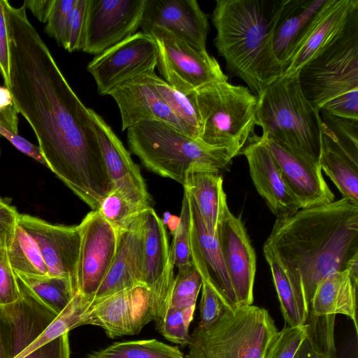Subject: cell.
Listing matches in <instances>:
<instances>
[{
	"mask_svg": "<svg viewBox=\"0 0 358 358\" xmlns=\"http://www.w3.org/2000/svg\"><path fill=\"white\" fill-rule=\"evenodd\" d=\"M200 120L199 140L241 154L255 134L257 96L228 80L206 85L189 95Z\"/></svg>",
	"mask_w": 358,
	"mask_h": 358,
	"instance_id": "6",
	"label": "cell"
},
{
	"mask_svg": "<svg viewBox=\"0 0 358 358\" xmlns=\"http://www.w3.org/2000/svg\"><path fill=\"white\" fill-rule=\"evenodd\" d=\"M10 333V358H70L69 333L32 351L26 346L37 338L52 321L51 315L38 303L22 299L5 306Z\"/></svg>",
	"mask_w": 358,
	"mask_h": 358,
	"instance_id": "15",
	"label": "cell"
},
{
	"mask_svg": "<svg viewBox=\"0 0 358 358\" xmlns=\"http://www.w3.org/2000/svg\"><path fill=\"white\" fill-rule=\"evenodd\" d=\"M191 210L189 197L184 189L179 224L169 249V258L178 268L193 265L190 250Z\"/></svg>",
	"mask_w": 358,
	"mask_h": 358,
	"instance_id": "39",
	"label": "cell"
},
{
	"mask_svg": "<svg viewBox=\"0 0 358 358\" xmlns=\"http://www.w3.org/2000/svg\"><path fill=\"white\" fill-rule=\"evenodd\" d=\"M88 0H76L69 14L61 45L68 52L82 50Z\"/></svg>",
	"mask_w": 358,
	"mask_h": 358,
	"instance_id": "43",
	"label": "cell"
},
{
	"mask_svg": "<svg viewBox=\"0 0 358 358\" xmlns=\"http://www.w3.org/2000/svg\"><path fill=\"white\" fill-rule=\"evenodd\" d=\"M202 294L199 305V326L207 327L215 322L234 306L227 298L210 284L203 280Z\"/></svg>",
	"mask_w": 358,
	"mask_h": 358,
	"instance_id": "42",
	"label": "cell"
},
{
	"mask_svg": "<svg viewBox=\"0 0 358 358\" xmlns=\"http://www.w3.org/2000/svg\"><path fill=\"white\" fill-rule=\"evenodd\" d=\"M278 332L268 311L238 306L190 334L185 358H263Z\"/></svg>",
	"mask_w": 358,
	"mask_h": 358,
	"instance_id": "7",
	"label": "cell"
},
{
	"mask_svg": "<svg viewBox=\"0 0 358 358\" xmlns=\"http://www.w3.org/2000/svg\"><path fill=\"white\" fill-rule=\"evenodd\" d=\"M6 247L9 262L15 272L48 275L36 243L17 221L6 236Z\"/></svg>",
	"mask_w": 358,
	"mask_h": 358,
	"instance_id": "31",
	"label": "cell"
},
{
	"mask_svg": "<svg viewBox=\"0 0 358 358\" xmlns=\"http://www.w3.org/2000/svg\"><path fill=\"white\" fill-rule=\"evenodd\" d=\"M146 77L167 106L189 128L194 137L199 139L200 120L190 97L173 88L155 73Z\"/></svg>",
	"mask_w": 358,
	"mask_h": 358,
	"instance_id": "34",
	"label": "cell"
},
{
	"mask_svg": "<svg viewBox=\"0 0 358 358\" xmlns=\"http://www.w3.org/2000/svg\"><path fill=\"white\" fill-rule=\"evenodd\" d=\"M18 112L8 90L0 87V126L18 134Z\"/></svg>",
	"mask_w": 358,
	"mask_h": 358,
	"instance_id": "47",
	"label": "cell"
},
{
	"mask_svg": "<svg viewBox=\"0 0 358 358\" xmlns=\"http://www.w3.org/2000/svg\"><path fill=\"white\" fill-rule=\"evenodd\" d=\"M264 243L309 306L322 280L358 262V203L343 197L276 219Z\"/></svg>",
	"mask_w": 358,
	"mask_h": 358,
	"instance_id": "2",
	"label": "cell"
},
{
	"mask_svg": "<svg viewBox=\"0 0 358 358\" xmlns=\"http://www.w3.org/2000/svg\"><path fill=\"white\" fill-rule=\"evenodd\" d=\"M187 193L191 210L192 264L203 281L224 294L234 306H238L217 237L206 229L194 199Z\"/></svg>",
	"mask_w": 358,
	"mask_h": 358,
	"instance_id": "25",
	"label": "cell"
},
{
	"mask_svg": "<svg viewBox=\"0 0 358 358\" xmlns=\"http://www.w3.org/2000/svg\"><path fill=\"white\" fill-rule=\"evenodd\" d=\"M301 90L320 112L338 96L358 90V12L343 31L303 66Z\"/></svg>",
	"mask_w": 358,
	"mask_h": 358,
	"instance_id": "9",
	"label": "cell"
},
{
	"mask_svg": "<svg viewBox=\"0 0 358 358\" xmlns=\"http://www.w3.org/2000/svg\"><path fill=\"white\" fill-rule=\"evenodd\" d=\"M183 187L194 199L206 229L215 235L225 194L220 172L206 169L192 171L187 174Z\"/></svg>",
	"mask_w": 358,
	"mask_h": 358,
	"instance_id": "28",
	"label": "cell"
},
{
	"mask_svg": "<svg viewBox=\"0 0 358 358\" xmlns=\"http://www.w3.org/2000/svg\"><path fill=\"white\" fill-rule=\"evenodd\" d=\"M215 236L238 306L253 303L256 255L240 217L229 210L222 198Z\"/></svg>",
	"mask_w": 358,
	"mask_h": 358,
	"instance_id": "14",
	"label": "cell"
},
{
	"mask_svg": "<svg viewBox=\"0 0 358 358\" xmlns=\"http://www.w3.org/2000/svg\"><path fill=\"white\" fill-rule=\"evenodd\" d=\"M88 358H185L178 347L157 339L114 343L93 352Z\"/></svg>",
	"mask_w": 358,
	"mask_h": 358,
	"instance_id": "33",
	"label": "cell"
},
{
	"mask_svg": "<svg viewBox=\"0 0 358 358\" xmlns=\"http://www.w3.org/2000/svg\"><path fill=\"white\" fill-rule=\"evenodd\" d=\"M335 315L317 316L308 313L307 337L329 358L336 357L334 337Z\"/></svg>",
	"mask_w": 358,
	"mask_h": 358,
	"instance_id": "40",
	"label": "cell"
},
{
	"mask_svg": "<svg viewBox=\"0 0 358 358\" xmlns=\"http://www.w3.org/2000/svg\"><path fill=\"white\" fill-rule=\"evenodd\" d=\"M90 113L113 189L141 210L150 207L146 185L129 152L101 115L91 108Z\"/></svg>",
	"mask_w": 358,
	"mask_h": 358,
	"instance_id": "18",
	"label": "cell"
},
{
	"mask_svg": "<svg viewBox=\"0 0 358 358\" xmlns=\"http://www.w3.org/2000/svg\"><path fill=\"white\" fill-rule=\"evenodd\" d=\"M319 164L343 197L358 203V138L322 122Z\"/></svg>",
	"mask_w": 358,
	"mask_h": 358,
	"instance_id": "23",
	"label": "cell"
},
{
	"mask_svg": "<svg viewBox=\"0 0 358 358\" xmlns=\"http://www.w3.org/2000/svg\"><path fill=\"white\" fill-rule=\"evenodd\" d=\"M357 12L358 0H325L300 34L284 74H298L304 64L343 31Z\"/></svg>",
	"mask_w": 358,
	"mask_h": 358,
	"instance_id": "17",
	"label": "cell"
},
{
	"mask_svg": "<svg viewBox=\"0 0 358 358\" xmlns=\"http://www.w3.org/2000/svg\"><path fill=\"white\" fill-rule=\"evenodd\" d=\"M159 50L153 38L138 31L105 52L96 55L87 66L101 95L141 76L155 73Z\"/></svg>",
	"mask_w": 358,
	"mask_h": 358,
	"instance_id": "11",
	"label": "cell"
},
{
	"mask_svg": "<svg viewBox=\"0 0 358 358\" xmlns=\"http://www.w3.org/2000/svg\"><path fill=\"white\" fill-rule=\"evenodd\" d=\"M0 67L4 84L9 76V51L5 17V0H0Z\"/></svg>",
	"mask_w": 358,
	"mask_h": 358,
	"instance_id": "49",
	"label": "cell"
},
{
	"mask_svg": "<svg viewBox=\"0 0 358 358\" xmlns=\"http://www.w3.org/2000/svg\"><path fill=\"white\" fill-rule=\"evenodd\" d=\"M23 4L5 0L9 76L4 84L50 169L93 210L113 191L90 108L74 92Z\"/></svg>",
	"mask_w": 358,
	"mask_h": 358,
	"instance_id": "1",
	"label": "cell"
},
{
	"mask_svg": "<svg viewBox=\"0 0 358 358\" xmlns=\"http://www.w3.org/2000/svg\"><path fill=\"white\" fill-rule=\"evenodd\" d=\"M53 0H26L23 4L41 22L46 23Z\"/></svg>",
	"mask_w": 358,
	"mask_h": 358,
	"instance_id": "52",
	"label": "cell"
},
{
	"mask_svg": "<svg viewBox=\"0 0 358 358\" xmlns=\"http://www.w3.org/2000/svg\"><path fill=\"white\" fill-rule=\"evenodd\" d=\"M93 303V300L80 294H76L70 303L60 312L43 332L32 343L34 350L48 342L69 333L81 326L83 319Z\"/></svg>",
	"mask_w": 358,
	"mask_h": 358,
	"instance_id": "35",
	"label": "cell"
},
{
	"mask_svg": "<svg viewBox=\"0 0 358 358\" xmlns=\"http://www.w3.org/2000/svg\"><path fill=\"white\" fill-rule=\"evenodd\" d=\"M0 136L6 138L15 148L23 154L33 158L48 168V164L38 146L32 144L18 134H13L1 126H0Z\"/></svg>",
	"mask_w": 358,
	"mask_h": 358,
	"instance_id": "48",
	"label": "cell"
},
{
	"mask_svg": "<svg viewBox=\"0 0 358 358\" xmlns=\"http://www.w3.org/2000/svg\"><path fill=\"white\" fill-rule=\"evenodd\" d=\"M202 283V278L193 265L178 268L173 282L169 305L180 308H195Z\"/></svg>",
	"mask_w": 358,
	"mask_h": 358,
	"instance_id": "38",
	"label": "cell"
},
{
	"mask_svg": "<svg viewBox=\"0 0 358 358\" xmlns=\"http://www.w3.org/2000/svg\"><path fill=\"white\" fill-rule=\"evenodd\" d=\"M286 0H216L213 44L231 76L258 96L285 69L273 45L275 28Z\"/></svg>",
	"mask_w": 358,
	"mask_h": 358,
	"instance_id": "3",
	"label": "cell"
},
{
	"mask_svg": "<svg viewBox=\"0 0 358 358\" xmlns=\"http://www.w3.org/2000/svg\"><path fill=\"white\" fill-rule=\"evenodd\" d=\"M179 224V218H177L174 216H171L169 221V226L170 229L171 230L173 234H175L176 229Z\"/></svg>",
	"mask_w": 358,
	"mask_h": 358,
	"instance_id": "54",
	"label": "cell"
},
{
	"mask_svg": "<svg viewBox=\"0 0 358 358\" xmlns=\"http://www.w3.org/2000/svg\"><path fill=\"white\" fill-rule=\"evenodd\" d=\"M320 110L340 117L358 120V90L336 97Z\"/></svg>",
	"mask_w": 358,
	"mask_h": 358,
	"instance_id": "46",
	"label": "cell"
},
{
	"mask_svg": "<svg viewBox=\"0 0 358 358\" xmlns=\"http://www.w3.org/2000/svg\"><path fill=\"white\" fill-rule=\"evenodd\" d=\"M148 34L159 50L157 67L164 80L189 96L209 83L228 80L217 60L207 50H198L168 29L153 25Z\"/></svg>",
	"mask_w": 358,
	"mask_h": 358,
	"instance_id": "10",
	"label": "cell"
},
{
	"mask_svg": "<svg viewBox=\"0 0 358 358\" xmlns=\"http://www.w3.org/2000/svg\"><path fill=\"white\" fill-rule=\"evenodd\" d=\"M18 214L17 209L10 204V201L0 197V243L17 222Z\"/></svg>",
	"mask_w": 358,
	"mask_h": 358,
	"instance_id": "50",
	"label": "cell"
},
{
	"mask_svg": "<svg viewBox=\"0 0 358 358\" xmlns=\"http://www.w3.org/2000/svg\"><path fill=\"white\" fill-rule=\"evenodd\" d=\"M17 221L36 243L48 275L70 278L76 292L81 241L78 225L54 224L37 217L20 213Z\"/></svg>",
	"mask_w": 358,
	"mask_h": 358,
	"instance_id": "16",
	"label": "cell"
},
{
	"mask_svg": "<svg viewBox=\"0 0 358 358\" xmlns=\"http://www.w3.org/2000/svg\"><path fill=\"white\" fill-rule=\"evenodd\" d=\"M0 74L1 75V67H0Z\"/></svg>",
	"mask_w": 358,
	"mask_h": 358,
	"instance_id": "55",
	"label": "cell"
},
{
	"mask_svg": "<svg viewBox=\"0 0 358 358\" xmlns=\"http://www.w3.org/2000/svg\"><path fill=\"white\" fill-rule=\"evenodd\" d=\"M240 155L247 159L253 184L276 219L292 216L301 209L261 136L254 134Z\"/></svg>",
	"mask_w": 358,
	"mask_h": 358,
	"instance_id": "21",
	"label": "cell"
},
{
	"mask_svg": "<svg viewBox=\"0 0 358 358\" xmlns=\"http://www.w3.org/2000/svg\"><path fill=\"white\" fill-rule=\"evenodd\" d=\"M1 148H0V157H1Z\"/></svg>",
	"mask_w": 358,
	"mask_h": 358,
	"instance_id": "56",
	"label": "cell"
},
{
	"mask_svg": "<svg viewBox=\"0 0 358 358\" xmlns=\"http://www.w3.org/2000/svg\"><path fill=\"white\" fill-rule=\"evenodd\" d=\"M109 95L113 98L118 106L122 131L143 120H157L167 123L178 131L194 138L189 128L162 99L148 80L146 75L141 76L123 84Z\"/></svg>",
	"mask_w": 358,
	"mask_h": 358,
	"instance_id": "22",
	"label": "cell"
},
{
	"mask_svg": "<svg viewBox=\"0 0 358 358\" xmlns=\"http://www.w3.org/2000/svg\"><path fill=\"white\" fill-rule=\"evenodd\" d=\"M174 278V265L169 258L164 273L153 284L137 285L93 301L81 326L100 327L111 338L138 334L147 324L156 322L169 305Z\"/></svg>",
	"mask_w": 358,
	"mask_h": 358,
	"instance_id": "8",
	"label": "cell"
},
{
	"mask_svg": "<svg viewBox=\"0 0 358 358\" xmlns=\"http://www.w3.org/2000/svg\"><path fill=\"white\" fill-rule=\"evenodd\" d=\"M145 0H88L81 51L98 55L138 32Z\"/></svg>",
	"mask_w": 358,
	"mask_h": 358,
	"instance_id": "12",
	"label": "cell"
},
{
	"mask_svg": "<svg viewBox=\"0 0 358 358\" xmlns=\"http://www.w3.org/2000/svg\"><path fill=\"white\" fill-rule=\"evenodd\" d=\"M256 125L302 157L319 164L322 119L305 96L298 74H283L257 96Z\"/></svg>",
	"mask_w": 358,
	"mask_h": 358,
	"instance_id": "5",
	"label": "cell"
},
{
	"mask_svg": "<svg viewBox=\"0 0 358 358\" xmlns=\"http://www.w3.org/2000/svg\"><path fill=\"white\" fill-rule=\"evenodd\" d=\"M15 272V271H14ZM17 280L44 305L57 315L70 303L75 294L69 277L31 275L15 272Z\"/></svg>",
	"mask_w": 358,
	"mask_h": 358,
	"instance_id": "32",
	"label": "cell"
},
{
	"mask_svg": "<svg viewBox=\"0 0 358 358\" xmlns=\"http://www.w3.org/2000/svg\"><path fill=\"white\" fill-rule=\"evenodd\" d=\"M195 308H180L169 305L155 322L158 331L169 341L188 345L190 334L189 327L193 320Z\"/></svg>",
	"mask_w": 358,
	"mask_h": 358,
	"instance_id": "37",
	"label": "cell"
},
{
	"mask_svg": "<svg viewBox=\"0 0 358 358\" xmlns=\"http://www.w3.org/2000/svg\"><path fill=\"white\" fill-rule=\"evenodd\" d=\"M97 210L118 232L129 229L145 210L133 205L118 190L113 189L101 201Z\"/></svg>",
	"mask_w": 358,
	"mask_h": 358,
	"instance_id": "36",
	"label": "cell"
},
{
	"mask_svg": "<svg viewBox=\"0 0 358 358\" xmlns=\"http://www.w3.org/2000/svg\"><path fill=\"white\" fill-rule=\"evenodd\" d=\"M294 358H329L322 352L312 343L309 338L306 337L297 350Z\"/></svg>",
	"mask_w": 358,
	"mask_h": 358,
	"instance_id": "53",
	"label": "cell"
},
{
	"mask_svg": "<svg viewBox=\"0 0 358 358\" xmlns=\"http://www.w3.org/2000/svg\"><path fill=\"white\" fill-rule=\"evenodd\" d=\"M263 252L271 268L280 310L287 326L298 327L306 324L309 306L304 295L292 282L273 249L264 243Z\"/></svg>",
	"mask_w": 358,
	"mask_h": 358,
	"instance_id": "30",
	"label": "cell"
},
{
	"mask_svg": "<svg viewBox=\"0 0 358 358\" xmlns=\"http://www.w3.org/2000/svg\"><path fill=\"white\" fill-rule=\"evenodd\" d=\"M20 297V284L8 260L5 237L0 243V306L14 303Z\"/></svg>",
	"mask_w": 358,
	"mask_h": 358,
	"instance_id": "44",
	"label": "cell"
},
{
	"mask_svg": "<svg viewBox=\"0 0 358 358\" xmlns=\"http://www.w3.org/2000/svg\"><path fill=\"white\" fill-rule=\"evenodd\" d=\"M164 27L198 50H206L208 15L196 0H145L140 28Z\"/></svg>",
	"mask_w": 358,
	"mask_h": 358,
	"instance_id": "20",
	"label": "cell"
},
{
	"mask_svg": "<svg viewBox=\"0 0 358 358\" xmlns=\"http://www.w3.org/2000/svg\"><path fill=\"white\" fill-rule=\"evenodd\" d=\"M78 227L81 241L76 292L94 300L112 266L117 249V233L97 210L90 212Z\"/></svg>",
	"mask_w": 358,
	"mask_h": 358,
	"instance_id": "13",
	"label": "cell"
},
{
	"mask_svg": "<svg viewBox=\"0 0 358 358\" xmlns=\"http://www.w3.org/2000/svg\"><path fill=\"white\" fill-rule=\"evenodd\" d=\"M324 1L286 0L277 22L273 39L275 57L285 71L300 34Z\"/></svg>",
	"mask_w": 358,
	"mask_h": 358,
	"instance_id": "27",
	"label": "cell"
},
{
	"mask_svg": "<svg viewBox=\"0 0 358 358\" xmlns=\"http://www.w3.org/2000/svg\"><path fill=\"white\" fill-rule=\"evenodd\" d=\"M0 358H10L8 321L1 306H0Z\"/></svg>",
	"mask_w": 358,
	"mask_h": 358,
	"instance_id": "51",
	"label": "cell"
},
{
	"mask_svg": "<svg viewBox=\"0 0 358 358\" xmlns=\"http://www.w3.org/2000/svg\"><path fill=\"white\" fill-rule=\"evenodd\" d=\"M357 286L358 280L352 278L348 269L331 273L317 287L309 305V313L317 316H348L353 322L357 334Z\"/></svg>",
	"mask_w": 358,
	"mask_h": 358,
	"instance_id": "26",
	"label": "cell"
},
{
	"mask_svg": "<svg viewBox=\"0 0 358 358\" xmlns=\"http://www.w3.org/2000/svg\"><path fill=\"white\" fill-rule=\"evenodd\" d=\"M143 284L149 286L164 273L169 261V246L162 220L150 206L143 212Z\"/></svg>",
	"mask_w": 358,
	"mask_h": 358,
	"instance_id": "29",
	"label": "cell"
},
{
	"mask_svg": "<svg viewBox=\"0 0 358 358\" xmlns=\"http://www.w3.org/2000/svg\"><path fill=\"white\" fill-rule=\"evenodd\" d=\"M127 130L131 151L148 169L182 185L189 172H220L236 157L226 148L206 144L161 121L143 120Z\"/></svg>",
	"mask_w": 358,
	"mask_h": 358,
	"instance_id": "4",
	"label": "cell"
},
{
	"mask_svg": "<svg viewBox=\"0 0 358 358\" xmlns=\"http://www.w3.org/2000/svg\"><path fill=\"white\" fill-rule=\"evenodd\" d=\"M143 213L132 226L117 233V249L112 266L96 292L97 300L143 284Z\"/></svg>",
	"mask_w": 358,
	"mask_h": 358,
	"instance_id": "24",
	"label": "cell"
},
{
	"mask_svg": "<svg viewBox=\"0 0 358 358\" xmlns=\"http://www.w3.org/2000/svg\"><path fill=\"white\" fill-rule=\"evenodd\" d=\"M261 137L301 209L335 201L334 195L322 174L320 164L307 159L271 137L264 135Z\"/></svg>",
	"mask_w": 358,
	"mask_h": 358,
	"instance_id": "19",
	"label": "cell"
},
{
	"mask_svg": "<svg viewBox=\"0 0 358 358\" xmlns=\"http://www.w3.org/2000/svg\"><path fill=\"white\" fill-rule=\"evenodd\" d=\"M76 0H53L45 31L61 45L69 14Z\"/></svg>",
	"mask_w": 358,
	"mask_h": 358,
	"instance_id": "45",
	"label": "cell"
},
{
	"mask_svg": "<svg viewBox=\"0 0 358 358\" xmlns=\"http://www.w3.org/2000/svg\"><path fill=\"white\" fill-rule=\"evenodd\" d=\"M307 335V324L285 327L278 331L263 358H294Z\"/></svg>",
	"mask_w": 358,
	"mask_h": 358,
	"instance_id": "41",
	"label": "cell"
}]
</instances>
